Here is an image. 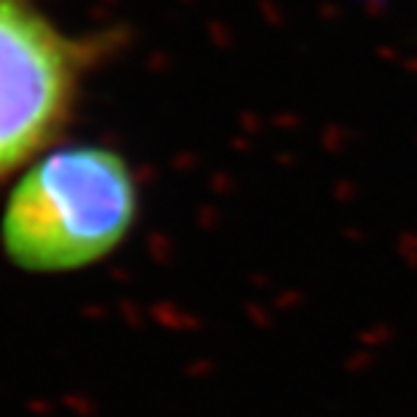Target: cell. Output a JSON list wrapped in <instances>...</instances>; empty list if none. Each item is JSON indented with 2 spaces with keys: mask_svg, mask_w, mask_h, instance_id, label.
Segmentation results:
<instances>
[{
  "mask_svg": "<svg viewBox=\"0 0 417 417\" xmlns=\"http://www.w3.org/2000/svg\"><path fill=\"white\" fill-rule=\"evenodd\" d=\"M136 176L106 147H66L35 160L3 211V249L25 271L57 274L106 258L130 233Z\"/></svg>",
  "mask_w": 417,
  "mask_h": 417,
  "instance_id": "cell-1",
  "label": "cell"
},
{
  "mask_svg": "<svg viewBox=\"0 0 417 417\" xmlns=\"http://www.w3.org/2000/svg\"><path fill=\"white\" fill-rule=\"evenodd\" d=\"M106 49L63 30L38 0H0V179L60 136Z\"/></svg>",
  "mask_w": 417,
  "mask_h": 417,
  "instance_id": "cell-2",
  "label": "cell"
}]
</instances>
